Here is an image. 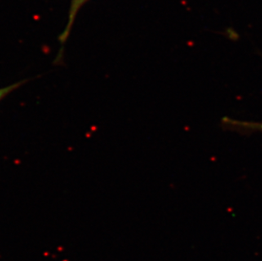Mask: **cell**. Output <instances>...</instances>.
Here are the masks:
<instances>
[{
  "label": "cell",
  "instance_id": "1",
  "mask_svg": "<svg viewBox=\"0 0 262 261\" xmlns=\"http://www.w3.org/2000/svg\"><path fill=\"white\" fill-rule=\"evenodd\" d=\"M89 0H71L69 12H68V19H67V26L64 27V31L59 36V41L62 45L68 39L70 33L72 32V27L74 25L75 20L77 18L80 10L83 7V5Z\"/></svg>",
  "mask_w": 262,
  "mask_h": 261
},
{
  "label": "cell",
  "instance_id": "2",
  "mask_svg": "<svg viewBox=\"0 0 262 261\" xmlns=\"http://www.w3.org/2000/svg\"><path fill=\"white\" fill-rule=\"evenodd\" d=\"M223 123L226 128L238 132V133H262V122L237 121L233 119L224 118L223 120Z\"/></svg>",
  "mask_w": 262,
  "mask_h": 261
},
{
  "label": "cell",
  "instance_id": "3",
  "mask_svg": "<svg viewBox=\"0 0 262 261\" xmlns=\"http://www.w3.org/2000/svg\"><path fill=\"white\" fill-rule=\"evenodd\" d=\"M29 80H24V81H18L16 83L12 84L10 86H5L0 89V101L3 99H5V97L9 95L10 93H12L13 91H15V89H17L18 88L23 86V84H25L26 82H28Z\"/></svg>",
  "mask_w": 262,
  "mask_h": 261
}]
</instances>
